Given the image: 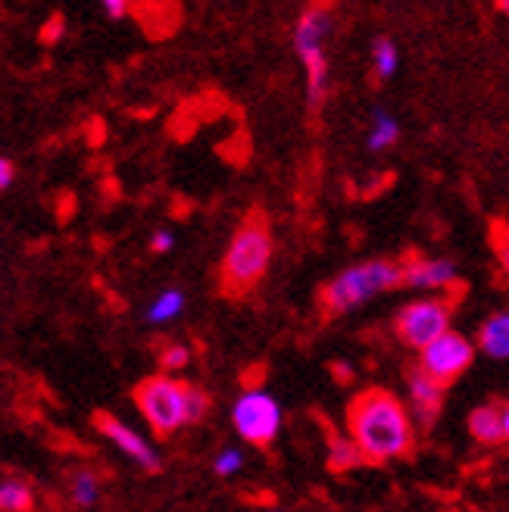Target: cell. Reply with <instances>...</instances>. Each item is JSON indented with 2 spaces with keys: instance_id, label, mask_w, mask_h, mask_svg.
I'll list each match as a JSON object with an SVG mask.
<instances>
[{
  "instance_id": "1",
  "label": "cell",
  "mask_w": 509,
  "mask_h": 512,
  "mask_svg": "<svg viewBox=\"0 0 509 512\" xmlns=\"http://www.w3.org/2000/svg\"><path fill=\"white\" fill-rule=\"evenodd\" d=\"M347 438L366 463H391L416 450V425L391 391L366 388L347 403Z\"/></svg>"
},
{
  "instance_id": "2",
  "label": "cell",
  "mask_w": 509,
  "mask_h": 512,
  "mask_svg": "<svg viewBox=\"0 0 509 512\" xmlns=\"http://www.w3.org/2000/svg\"><path fill=\"white\" fill-rule=\"evenodd\" d=\"M272 250H275V241H272V225L266 213L250 210L225 247L222 266H219L222 294L232 300H244L247 294H253V288H257L263 275L269 272Z\"/></svg>"
},
{
  "instance_id": "3",
  "label": "cell",
  "mask_w": 509,
  "mask_h": 512,
  "mask_svg": "<svg viewBox=\"0 0 509 512\" xmlns=\"http://www.w3.org/2000/svg\"><path fill=\"white\" fill-rule=\"evenodd\" d=\"M403 288V272L400 263L394 260H372L363 266H353L347 272H341L338 278H332L328 285L319 291V306L325 319L344 316L356 306L369 303L372 297Z\"/></svg>"
},
{
  "instance_id": "4",
  "label": "cell",
  "mask_w": 509,
  "mask_h": 512,
  "mask_svg": "<svg viewBox=\"0 0 509 512\" xmlns=\"http://www.w3.org/2000/svg\"><path fill=\"white\" fill-rule=\"evenodd\" d=\"M185 384L172 375H150L135 388V403L147 425L154 428L160 438H169L172 431L188 425L185 419Z\"/></svg>"
},
{
  "instance_id": "5",
  "label": "cell",
  "mask_w": 509,
  "mask_h": 512,
  "mask_svg": "<svg viewBox=\"0 0 509 512\" xmlns=\"http://www.w3.org/2000/svg\"><path fill=\"white\" fill-rule=\"evenodd\" d=\"M332 13L316 7L307 10L297 19V29H294V47H297V57L303 60V69H307V97L310 104L319 107L322 97H325V82H328V57L322 50L325 35L332 32Z\"/></svg>"
},
{
  "instance_id": "6",
  "label": "cell",
  "mask_w": 509,
  "mask_h": 512,
  "mask_svg": "<svg viewBox=\"0 0 509 512\" xmlns=\"http://www.w3.org/2000/svg\"><path fill=\"white\" fill-rule=\"evenodd\" d=\"M450 316H453V303L447 297H425L403 306L394 319V331L406 347L425 350L431 341H438L450 331Z\"/></svg>"
},
{
  "instance_id": "7",
  "label": "cell",
  "mask_w": 509,
  "mask_h": 512,
  "mask_svg": "<svg viewBox=\"0 0 509 512\" xmlns=\"http://www.w3.org/2000/svg\"><path fill=\"white\" fill-rule=\"evenodd\" d=\"M419 369L431 378L438 381L441 388H447V384L460 381L469 366L475 363V347L469 338H463L460 331H447V335H441L438 341H431L425 350H419Z\"/></svg>"
},
{
  "instance_id": "8",
  "label": "cell",
  "mask_w": 509,
  "mask_h": 512,
  "mask_svg": "<svg viewBox=\"0 0 509 512\" xmlns=\"http://www.w3.org/2000/svg\"><path fill=\"white\" fill-rule=\"evenodd\" d=\"M232 422L247 444L269 447L282 428V406L263 391H247L232 409Z\"/></svg>"
},
{
  "instance_id": "9",
  "label": "cell",
  "mask_w": 509,
  "mask_h": 512,
  "mask_svg": "<svg viewBox=\"0 0 509 512\" xmlns=\"http://www.w3.org/2000/svg\"><path fill=\"white\" fill-rule=\"evenodd\" d=\"M94 425H97V431L104 434V438H110L125 456L135 459V463H138L144 472H160V453H157L154 447H150L135 428H129L122 419H116L113 413H107V409H97V413H94Z\"/></svg>"
},
{
  "instance_id": "10",
  "label": "cell",
  "mask_w": 509,
  "mask_h": 512,
  "mask_svg": "<svg viewBox=\"0 0 509 512\" xmlns=\"http://www.w3.org/2000/svg\"><path fill=\"white\" fill-rule=\"evenodd\" d=\"M400 272H403L406 288L444 291V288L456 285V266L447 260H422V256H413V260L400 263Z\"/></svg>"
},
{
  "instance_id": "11",
  "label": "cell",
  "mask_w": 509,
  "mask_h": 512,
  "mask_svg": "<svg viewBox=\"0 0 509 512\" xmlns=\"http://www.w3.org/2000/svg\"><path fill=\"white\" fill-rule=\"evenodd\" d=\"M406 381H410V400H413V409H416V419L422 428H431L438 422L441 409H444V394L447 388H441L438 381H431L419 366L406 372Z\"/></svg>"
},
{
  "instance_id": "12",
  "label": "cell",
  "mask_w": 509,
  "mask_h": 512,
  "mask_svg": "<svg viewBox=\"0 0 509 512\" xmlns=\"http://www.w3.org/2000/svg\"><path fill=\"white\" fill-rule=\"evenodd\" d=\"M469 434L478 444H488V447H500L509 438V413H506V403H485V406H475L472 416H469Z\"/></svg>"
},
{
  "instance_id": "13",
  "label": "cell",
  "mask_w": 509,
  "mask_h": 512,
  "mask_svg": "<svg viewBox=\"0 0 509 512\" xmlns=\"http://www.w3.org/2000/svg\"><path fill=\"white\" fill-rule=\"evenodd\" d=\"M478 347L485 350L491 360H506L509 356V316L494 313L478 331Z\"/></svg>"
},
{
  "instance_id": "14",
  "label": "cell",
  "mask_w": 509,
  "mask_h": 512,
  "mask_svg": "<svg viewBox=\"0 0 509 512\" xmlns=\"http://www.w3.org/2000/svg\"><path fill=\"white\" fill-rule=\"evenodd\" d=\"M366 459L360 456V450L353 447V441L347 434H338L335 428H328V469L332 472H347L353 466H363Z\"/></svg>"
},
{
  "instance_id": "15",
  "label": "cell",
  "mask_w": 509,
  "mask_h": 512,
  "mask_svg": "<svg viewBox=\"0 0 509 512\" xmlns=\"http://www.w3.org/2000/svg\"><path fill=\"white\" fill-rule=\"evenodd\" d=\"M35 494L25 481H4L0 484V512H32Z\"/></svg>"
},
{
  "instance_id": "16",
  "label": "cell",
  "mask_w": 509,
  "mask_h": 512,
  "mask_svg": "<svg viewBox=\"0 0 509 512\" xmlns=\"http://www.w3.org/2000/svg\"><path fill=\"white\" fill-rule=\"evenodd\" d=\"M400 128L397 122L388 116V113H375V122H372V132H369V150H385L397 141Z\"/></svg>"
},
{
  "instance_id": "17",
  "label": "cell",
  "mask_w": 509,
  "mask_h": 512,
  "mask_svg": "<svg viewBox=\"0 0 509 512\" xmlns=\"http://www.w3.org/2000/svg\"><path fill=\"white\" fill-rule=\"evenodd\" d=\"M372 60H375V72L378 79H391L394 69H397V47L391 38H378L372 44Z\"/></svg>"
},
{
  "instance_id": "18",
  "label": "cell",
  "mask_w": 509,
  "mask_h": 512,
  "mask_svg": "<svg viewBox=\"0 0 509 512\" xmlns=\"http://www.w3.org/2000/svg\"><path fill=\"white\" fill-rule=\"evenodd\" d=\"M182 310H185V294L182 291H166L154 306H150L147 319L150 322H169V319H175Z\"/></svg>"
},
{
  "instance_id": "19",
  "label": "cell",
  "mask_w": 509,
  "mask_h": 512,
  "mask_svg": "<svg viewBox=\"0 0 509 512\" xmlns=\"http://www.w3.org/2000/svg\"><path fill=\"white\" fill-rule=\"evenodd\" d=\"M72 500L79 506H94L100 500V484L91 472L72 475Z\"/></svg>"
},
{
  "instance_id": "20",
  "label": "cell",
  "mask_w": 509,
  "mask_h": 512,
  "mask_svg": "<svg viewBox=\"0 0 509 512\" xmlns=\"http://www.w3.org/2000/svg\"><path fill=\"white\" fill-rule=\"evenodd\" d=\"M207 413H210V394L200 391L197 384H185V419H188V425L200 422Z\"/></svg>"
},
{
  "instance_id": "21",
  "label": "cell",
  "mask_w": 509,
  "mask_h": 512,
  "mask_svg": "<svg viewBox=\"0 0 509 512\" xmlns=\"http://www.w3.org/2000/svg\"><path fill=\"white\" fill-rule=\"evenodd\" d=\"M241 466H244V459H241V453H238V450H222V453H219V459H216V475L228 478V475H235Z\"/></svg>"
},
{
  "instance_id": "22",
  "label": "cell",
  "mask_w": 509,
  "mask_h": 512,
  "mask_svg": "<svg viewBox=\"0 0 509 512\" xmlns=\"http://www.w3.org/2000/svg\"><path fill=\"white\" fill-rule=\"evenodd\" d=\"M188 360H191L188 347H169V350L163 353V366H166V369H182V366H188Z\"/></svg>"
},
{
  "instance_id": "23",
  "label": "cell",
  "mask_w": 509,
  "mask_h": 512,
  "mask_svg": "<svg viewBox=\"0 0 509 512\" xmlns=\"http://www.w3.org/2000/svg\"><path fill=\"white\" fill-rule=\"evenodd\" d=\"M13 175H16L13 163H10L7 157H0V191H4V188H10V185H13Z\"/></svg>"
},
{
  "instance_id": "24",
  "label": "cell",
  "mask_w": 509,
  "mask_h": 512,
  "mask_svg": "<svg viewBox=\"0 0 509 512\" xmlns=\"http://www.w3.org/2000/svg\"><path fill=\"white\" fill-rule=\"evenodd\" d=\"M150 247H154L157 253H166V250L172 247V235H169V232H157L154 241H150Z\"/></svg>"
},
{
  "instance_id": "25",
  "label": "cell",
  "mask_w": 509,
  "mask_h": 512,
  "mask_svg": "<svg viewBox=\"0 0 509 512\" xmlns=\"http://www.w3.org/2000/svg\"><path fill=\"white\" fill-rule=\"evenodd\" d=\"M104 10L113 16V19H122L125 13H129V7H125V4H119V0H107V4H104Z\"/></svg>"
}]
</instances>
